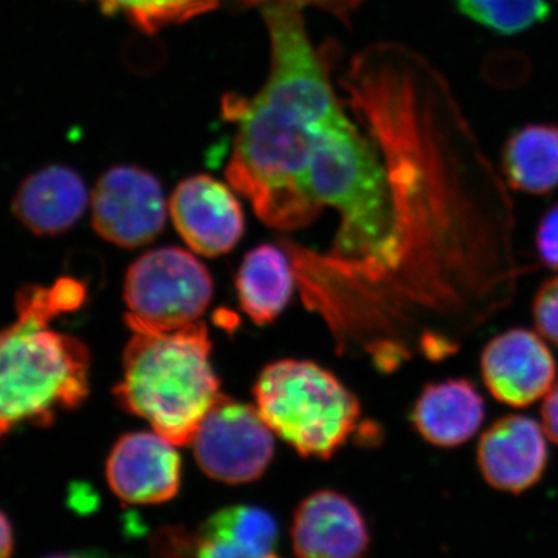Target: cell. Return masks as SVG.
<instances>
[{
  "instance_id": "obj_1",
  "label": "cell",
  "mask_w": 558,
  "mask_h": 558,
  "mask_svg": "<svg viewBox=\"0 0 558 558\" xmlns=\"http://www.w3.org/2000/svg\"><path fill=\"white\" fill-rule=\"evenodd\" d=\"M270 39V72L258 94L223 101L236 123L226 175L256 216L275 230L304 229L322 213L307 185L326 128L344 112L329 61L315 49L304 0H259Z\"/></svg>"
},
{
  "instance_id": "obj_2",
  "label": "cell",
  "mask_w": 558,
  "mask_h": 558,
  "mask_svg": "<svg viewBox=\"0 0 558 558\" xmlns=\"http://www.w3.org/2000/svg\"><path fill=\"white\" fill-rule=\"evenodd\" d=\"M84 296V286L70 278L17 292L16 322L0 329V439L25 424L49 427L60 411L78 409L89 396V349L50 328Z\"/></svg>"
},
{
  "instance_id": "obj_3",
  "label": "cell",
  "mask_w": 558,
  "mask_h": 558,
  "mask_svg": "<svg viewBox=\"0 0 558 558\" xmlns=\"http://www.w3.org/2000/svg\"><path fill=\"white\" fill-rule=\"evenodd\" d=\"M209 355L211 341L204 323L170 332L134 330L113 398L175 447L189 446L220 398Z\"/></svg>"
},
{
  "instance_id": "obj_4",
  "label": "cell",
  "mask_w": 558,
  "mask_h": 558,
  "mask_svg": "<svg viewBox=\"0 0 558 558\" xmlns=\"http://www.w3.org/2000/svg\"><path fill=\"white\" fill-rule=\"evenodd\" d=\"M253 396L271 432L303 458H332L355 432L362 414L354 392L307 360L270 363L260 371Z\"/></svg>"
},
{
  "instance_id": "obj_5",
  "label": "cell",
  "mask_w": 558,
  "mask_h": 558,
  "mask_svg": "<svg viewBox=\"0 0 558 558\" xmlns=\"http://www.w3.org/2000/svg\"><path fill=\"white\" fill-rule=\"evenodd\" d=\"M215 284L207 267L179 247L150 250L124 278L126 323L134 330L170 332L199 322Z\"/></svg>"
},
{
  "instance_id": "obj_6",
  "label": "cell",
  "mask_w": 558,
  "mask_h": 558,
  "mask_svg": "<svg viewBox=\"0 0 558 558\" xmlns=\"http://www.w3.org/2000/svg\"><path fill=\"white\" fill-rule=\"evenodd\" d=\"M191 446L202 472L231 486L258 481L275 457L274 432L258 409L222 395Z\"/></svg>"
},
{
  "instance_id": "obj_7",
  "label": "cell",
  "mask_w": 558,
  "mask_h": 558,
  "mask_svg": "<svg viewBox=\"0 0 558 558\" xmlns=\"http://www.w3.org/2000/svg\"><path fill=\"white\" fill-rule=\"evenodd\" d=\"M92 226L121 248H137L156 240L167 226L170 201L153 172L132 165L110 168L90 193Z\"/></svg>"
},
{
  "instance_id": "obj_8",
  "label": "cell",
  "mask_w": 558,
  "mask_h": 558,
  "mask_svg": "<svg viewBox=\"0 0 558 558\" xmlns=\"http://www.w3.org/2000/svg\"><path fill=\"white\" fill-rule=\"evenodd\" d=\"M153 550L156 558H281L277 519L250 505L219 509L194 532L163 529Z\"/></svg>"
},
{
  "instance_id": "obj_9",
  "label": "cell",
  "mask_w": 558,
  "mask_h": 558,
  "mask_svg": "<svg viewBox=\"0 0 558 558\" xmlns=\"http://www.w3.org/2000/svg\"><path fill=\"white\" fill-rule=\"evenodd\" d=\"M481 379L498 402L526 409L556 385L557 363L545 340L513 328L487 341L480 359Z\"/></svg>"
},
{
  "instance_id": "obj_10",
  "label": "cell",
  "mask_w": 558,
  "mask_h": 558,
  "mask_svg": "<svg viewBox=\"0 0 558 558\" xmlns=\"http://www.w3.org/2000/svg\"><path fill=\"white\" fill-rule=\"evenodd\" d=\"M170 215L186 245L208 258L231 252L244 236L241 202L211 175L183 179L172 193Z\"/></svg>"
},
{
  "instance_id": "obj_11",
  "label": "cell",
  "mask_w": 558,
  "mask_h": 558,
  "mask_svg": "<svg viewBox=\"0 0 558 558\" xmlns=\"http://www.w3.org/2000/svg\"><path fill=\"white\" fill-rule=\"evenodd\" d=\"M106 480L128 505H161L178 497L182 461L174 444L156 432L121 436L106 461Z\"/></svg>"
},
{
  "instance_id": "obj_12",
  "label": "cell",
  "mask_w": 558,
  "mask_h": 558,
  "mask_svg": "<svg viewBox=\"0 0 558 558\" xmlns=\"http://www.w3.org/2000/svg\"><path fill=\"white\" fill-rule=\"evenodd\" d=\"M476 462L488 486L523 494L538 484L548 469V436L535 418L506 414L481 435Z\"/></svg>"
},
{
  "instance_id": "obj_13",
  "label": "cell",
  "mask_w": 558,
  "mask_h": 558,
  "mask_svg": "<svg viewBox=\"0 0 558 558\" xmlns=\"http://www.w3.org/2000/svg\"><path fill=\"white\" fill-rule=\"evenodd\" d=\"M290 539L296 558H363L371 534L359 506L347 495L326 488L300 502Z\"/></svg>"
},
{
  "instance_id": "obj_14",
  "label": "cell",
  "mask_w": 558,
  "mask_h": 558,
  "mask_svg": "<svg viewBox=\"0 0 558 558\" xmlns=\"http://www.w3.org/2000/svg\"><path fill=\"white\" fill-rule=\"evenodd\" d=\"M89 202V190L78 172L50 165L21 183L13 197V213L33 234L58 236L83 218Z\"/></svg>"
},
{
  "instance_id": "obj_15",
  "label": "cell",
  "mask_w": 558,
  "mask_h": 558,
  "mask_svg": "<svg viewBox=\"0 0 558 558\" xmlns=\"http://www.w3.org/2000/svg\"><path fill=\"white\" fill-rule=\"evenodd\" d=\"M486 418V402L468 379L433 381L414 400L410 422L429 446L457 449L469 442Z\"/></svg>"
},
{
  "instance_id": "obj_16",
  "label": "cell",
  "mask_w": 558,
  "mask_h": 558,
  "mask_svg": "<svg viewBox=\"0 0 558 558\" xmlns=\"http://www.w3.org/2000/svg\"><path fill=\"white\" fill-rule=\"evenodd\" d=\"M236 292L241 310L253 323H274L292 299L293 271L288 255L274 244L250 250L238 270Z\"/></svg>"
},
{
  "instance_id": "obj_17",
  "label": "cell",
  "mask_w": 558,
  "mask_h": 558,
  "mask_svg": "<svg viewBox=\"0 0 558 558\" xmlns=\"http://www.w3.org/2000/svg\"><path fill=\"white\" fill-rule=\"evenodd\" d=\"M502 174L521 193L545 196L558 186V126L527 124L510 134L501 154Z\"/></svg>"
},
{
  "instance_id": "obj_18",
  "label": "cell",
  "mask_w": 558,
  "mask_h": 558,
  "mask_svg": "<svg viewBox=\"0 0 558 558\" xmlns=\"http://www.w3.org/2000/svg\"><path fill=\"white\" fill-rule=\"evenodd\" d=\"M94 2L109 16L126 17L134 27L148 35L170 25L199 17L219 7L220 0H81Z\"/></svg>"
},
{
  "instance_id": "obj_19",
  "label": "cell",
  "mask_w": 558,
  "mask_h": 558,
  "mask_svg": "<svg viewBox=\"0 0 558 558\" xmlns=\"http://www.w3.org/2000/svg\"><path fill=\"white\" fill-rule=\"evenodd\" d=\"M462 14L498 35H520L548 20L546 0H457Z\"/></svg>"
},
{
  "instance_id": "obj_20",
  "label": "cell",
  "mask_w": 558,
  "mask_h": 558,
  "mask_svg": "<svg viewBox=\"0 0 558 558\" xmlns=\"http://www.w3.org/2000/svg\"><path fill=\"white\" fill-rule=\"evenodd\" d=\"M532 317L543 339L558 348V275L546 279L535 293Z\"/></svg>"
},
{
  "instance_id": "obj_21",
  "label": "cell",
  "mask_w": 558,
  "mask_h": 558,
  "mask_svg": "<svg viewBox=\"0 0 558 558\" xmlns=\"http://www.w3.org/2000/svg\"><path fill=\"white\" fill-rule=\"evenodd\" d=\"M535 248L539 260L558 271V202L546 209L535 231Z\"/></svg>"
},
{
  "instance_id": "obj_22",
  "label": "cell",
  "mask_w": 558,
  "mask_h": 558,
  "mask_svg": "<svg viewBox=\"0 0 558 558\" xmlns=\"http://www.w3.org/2000/svg\"><path fill=\"white\" fill-rule=\"evenodd\" d=\"M539 416H542V427L546 436L558 446V381L543 398Z\"/></svg>"
},
{
  "instance_id": "obj_23",
  "label": "cell",
  "mask_w": 558,
  "mask_h": 558,
  "mask_svg": "<svg viewBox=\"0 0 558 558\" xmlns=\"http://www.w3.org/2000/svg\"><path fill=\"white\" fill-rule=\"evenodd\" d=\"M14 553V529L7 513L0 509V558H11Z\"/></svg>"
},
{
  "instance_id": "obj_24",
  "label": "cell",
  "mask_w": 558,
  "mask_h": 558,
  "mask_svg": "<svg viewBox=\"0 0 558 558\" xmlns=\"http://www.w3.org/2000/svg\"><path fill=\"white\" fill-rule=\"evenodd\" d=\"M44 558H100L90 556L87 553H62V554H51V556H47Z\"/></svg>"
}]
</instances>
